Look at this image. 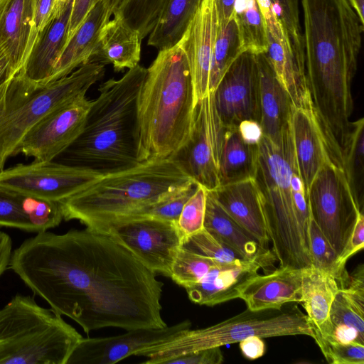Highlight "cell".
Masks as SVG:
<instances>
[{
  "mask_svg": "<svg viewBox=\"0 0 364 364\" xmlns=\"http://www.w3.org/2000/svg\"><path fill=\"white\" fill-rule=\"evenodd\" d=\"M305 77L314 109L341 148L353 111L351 86L364 25L348 0H301Z\"/></svg>",
  "mask_w": 364,
  "mask_h": 364,
  "instance_id": "cell-2",
  "label": "cell"
},
{
  "mask_svg": "<svg viewBox=\"0 0 364 364\" xmlns=\"http://www.w3.org/2000/svg\"><path fill=\"white\" fill-rule=\"evenodd\" d=\"M146 75V68L137 65L103 82L82 133L54 161L103 175L138 164L137 106Z\"/></svg>",
  "mask_w": 364,
  "mask_h": 364,
  "instance_id": "cell-3",
  "label": "cell"
},
{
  "mask_svg": "<svg viewBox=\"0 0 364 364\" xmlns=\"http://www.w3.org/2000/svg\"><path fill=\"white\" fill-rule=\"evenodd\" d=\"M0 226L35 232L27 195L0 188Z\"/></svg>",
  "mask_w": 364,
  "mask_h": 364,
  "instance_id": "cell-39",
  "label": "cell"
},
{
  "mask_svg": "<svg viewBox=\"0 0 364 364\" xmlns=\"http://www.w3.org/2000/svg\"><path fill=\"white\" fill-rule=\"evenodd\" d=\"M218 29L215 0H203L177 45L185 53L191 69L194 106L210 91L209 76Z\"/></svg>",
  "mask_w": 364,
  "mask_h": 364,
  "instance_id": "cell-18",
  "label": "cell"
},
{
  "mask_svg": "<svg viewBox=\"0 0 364 364\" xmlns=\"http://www.w3.org/2000/svg\"><path fill=\"white\" fill-rule=\"evenodd\" d=\"M103 174L52 161L18 164L0 171V188L60 202L100 179Z\"/></svg>",
  "mask_w": 364,
  "mask_h": 364,
  "instance_id": "cell-12",
  "label": "cell"
},
{
  "mask_svg": "<svg viewBox=\"0 0 364 364\" xmlns=\"http://www.w3.org/2000/svg\"><path fill=\"white\" fill-rule=\"evenodd\" d=\"M194 90L187 57L176 45L146 68L137 106L138 160L169 158L188 141Z\"/></svg>",
  "mask_w": 364,
  "mask_h": 364,
  "instance_id": "cell-4",
  "label": "cell"
},
{
  "mask_svg": "<svg viewBox=\"0 0 364 364\" xmlns=\"http://www.w3.org/2000/svg\"><path fill=\"white\" fill-rule=\"evenodd\" d=\"M356 14L358 15L360 22L364 25L363 16V2L364 0H348Z\"/></svg>",
  "mask_w": 364,
  "mask_h": 364,
  "instance_id": "cell-54",
  "label": "cell"
},
{
  "mask_svg": "<svg viewBox=\"0 0 364 364\" xmlns=\"http://www.w3.org/2000/svg\"><path fill=\"white\" fill-rule=\"evenodd\" d=\"M272 267L274 264L260 260L217 264L198 283L185 289L192 302L213 306L239 298L242 287L260 269L269 272Z\"/></svg>",
  "mask_w": 364,
  "mask_h": 364,
  "instance_id": "cell-21",
  "label": "cell"
},
{
  "mask_svg": "<svg viewBox=\"0 0 364 364\" xmlns=\"http://www.w3.org/2000/svg\"><path fill=\"white\" fill-rule=\"evenodd\" d=\"M258 80L260 124L264 136L279 143L287 127L291 102L279 82L265 53L256 55Z\"/></svg>",
  "mask_w": 364,
  "mask_h": 364,
  "instance_id": "cell-25",
  "label": "cell"
},
{
  "mask_svg": "<svg viewBox=\"0 0 364 364\" xmlns=\"http://www.w3.org/2000/svg\"><path fill=\"white\" fill-rule=\"evenodd\" d=\"M309 240L312 267L333 274L337 281L340 279L346 269H339L338 266V255L311 215L309 226Z\"/></svg>",
  "mask_w": 364,
  "mask_h": 364,
  "instance_id": "cell-41",
  "label": "cell"
},
{
  "mask_svg": "<svg viewBox=\"0 0 364 364\" xmlns=\"http://www.w3.org/2000/svg\"><path fill=\"white\" fill-rule=\"evenodd\" d=\"M68 0H57V2H65V1H67Z\"/></svg>",
  "mask_w": 364,
  "mask_h": 364,
  "instance_id": "cell-57",
  "label": "cell"
},
{
  "mask_svg": "<svg viewBox=\"0 0 364 364\" xmlns=\"http://www.w3.org/2000/svg\"><path fill=\"white\" fill-rule=\"evenodd\" d=\"M182 245L220 264H234L245 260L204 228L196 234L185 237Z\"/></svg>",
  "mask_w": 364,
  "mask_h": 364,
  "instance_id": "cell-42",
  "label": "cell"
},
{
  "mask_svg": "<svg viewBox=\"0 0 364 364\" xmlns=\"http://www.w3.org/2000/svg\"><path fill=\"white\" fill-rule=\"evenodd\" d=\"M112 15L108 0H98L68 41L57 60L49 82L68 75L90 61L102 27Z\"/></svg>",
  "mask_w": 364,
  "mask_h": 364,
  "instance_id": "cell-24",
  "label": "cell"
},
{
  "mask_svg": "<svg viewBox=\"0 0 364 364\" xmlns=\"http://www.w3.org/2000/svg\"><path fill=\"white\" fill-rule=\"evenodd\" d=\"M213 97L225 127H237L245 119L260 124L256 55L242 52L223 75L213 90Z\"/></svg>",
  "mask_w": 364,
  "mask_h": 364,
  "instance_id": "cell-15",
  "label": "cell"
},
{
  "mask_svg": "<svg viewBox=\"0 0 364 364\" xmlns=\"http://www.w3.org/2000/svg\"><path fill=\"white\" fill-rule=\"evenodd\" d=\"M244 52L237 23L233 16L223 25L218 24L209 76V89L213 91L227 70Z\"/></svg>",
  "mask_w": 364,
  "mask_h": 364,
  "instance_id": "cell-33",
  "label": "cell"
},
{
  "mask_svg": "<svg viewBox=\"0 0 364 364\" xmlns=\"http://www.w3.org/2000/svg\"><path fill=\"white\" fill-rule=\"evenodd\" d=\"M223 362L220 347H213L170 357L161 364H220Z\"/></svg>",
  "mask_w": 364,
  "mask_h": 364,
  "instance_id": "cell-45",
  "label": "cell"
},
{
  "mask_svg": "<svg viewBox=\"0 0 364 364\" xmlns=\"http://www.w3.org/2000/svg\"><path fill=\"white\" fill-rule=\"evenodd\" d=\"M18 74L13 69L6 53L0 46V112L6 107Z\"/></svg>",
  "mask_w": 364,
  "mask_h": 364,
  "instance_id": "cell-46",
  "label": "cell"
},
{
  "mask_svg": "<svg viewBox=\"0 0 364 364\" xmlns=\"http://www.w3.org/2000/svg\"><path fill=\"white\" fill-rule=\"evenodd\" d=\"M9 268L57 314L87 335L106 327L164 328V283L128 249L94 228L25 240Z\"/></svg>",
  "mask_w": 364,
  "mask_h": 364,
  "instance_id": "cell-1",
  "label": "cell"
},
{
  "mask_svg": "<svg viewBox=\"0 0 364 364\" xmlns=\"http://www.w3.org/2000/svg\"><path fill=\"white\" fill-rule=\"evenodd\" d=\"M308 197L312 218L339 257L358 214L363 212L346 177L340 152L335 153L318 171Z\"/></svg>",
  "mask_w": 364,
  "mask_h": 364,
  "instance_id": "cell-9",
  "label": "cell"
},
{
  "mask_svg": "<svg viewBox=\"0 0 364 364\" xmlns=\"http://www.w3.org/2000/svg\"><path fill=\"white\" fill-rule=\"evenodd\" d=\"M338 289L333 274L312 266L303 269L301 304L313 325L314 340L323 335L328 326L330 309Z\"/></svg>",
  "mask_w": 364,
  "mask_h": 364,
  "instance_id": "cell-28",
  "label": "cell"
},
{
  "mask_svg": "<svg viewBox=\"0 0 364 364\" xmlns=\"http://www.w3.org/2000/svg\"><path fill=\"white\" fill-rule=\"evenodd\" d=\"M275 13L279 18L290 42L298 65H304L303 35L299 20V0H272Z\"/></svg>",
  "mask_w": 364,
  "mask_h": 364,
  "instance_id": "cell-40",
  "label": "cell"
},
{
  "mask_svg": "<svg viewBox=\"0 0 364 364\" xmlns=\"http://www.w3.org/2000/svg\"><path fill=\"white\" fill-rule=\"evenodd\" d=\"M225 128L219 170L220 185L255 177L257 145L245 142L237 127Z\"/></svg>",
  "mask_w": 364,
  "mask_h": 364,
  "instance_id": "cell-30",
  "label": "cell"
},
{
  "mask_svg": "<svg viewBox=\"0 0 364 364\" xmlns=\"http://www.w3.org/2000/svg\"><path fill=\"white\" fill-rule=\"evenodd\" d=\"M82 338L55 314L48 321L0 344L1 364H67Z\"/></svg>",
  "mask_w": 364,
  "mask_h": 364,
  "instance_id": "cell-14",
  "label": "cell"
},
{
  "mask_svg": "<svg viewBox=\"0 0 364 364\" xmlns=\"http://www.w3.org/2000/svg\"><path fill=\"white\" fill-rule=\"evenodd\" d=\"M102 27L90 61L112 64L115 71L131 69L141 58V38L117 14Z\"/></svg>",
  "mask_w": 364,
  "mask_h": 364,
  "instance_id": "cell-26",
  "label": "cell"
},
{
  "mask_svg": "<svg viewBox=\"0 0 364 364\" xmlns=\"http://www.w3.org/2000/svg\"><path fill=\"white\" fill-rule=\"evenodd\" d=\"M364 246V215L363 212L358 214L355 226L343 252L338 258L340 269H346L348 259Z\"/></svg>",
  "mask_w": 364,
  "mask_h": 364,
  "instance_id": "cell-47",
  "label": "cell"
},
{
  "mask_svg": "<svg viewBox=\"0 0 364 364\" xmlns=\"http://www.w3.org/2000/svg\"><path fill=\"white\" fill-rule=\"evenodd\" d=\"M185 320L164 328L132 329L115 336L82 338L70 355L67 364H114L148 347L166 342L191 329Z\"/></svg>",
  "mask_w": 364,
  "mask_h": 364,
  "instance_id": "cell-16",
  "label": "cell"
},
{
  "mask_svg": "<svg viewBox=\"0 0 364 364\" xmlns=\"http://www.w3.org/2000/svg\"><path fill=\"white\" fill-rule=\"evenodd\" d=\"M289 128L298 168L308 191L318 171L341 151L324 131L313 105H291Z\"/></svg>",
  "mask_w": 364,
  "mask_h": 364,
  "instance_id": "cell-17",
  "label": "cell"
},
{
  "mask_svg": "<svg viewBox=\"0 0 364 364\" xmlns=\"http://www.w3.org/2000/svg\"><path fill=\"white\" fill-rule=\"evenodd\" d=\"M73 1L57 2L48 23L38 33L25 66L19 73L26 85L40 87L48 83L54 66L68 42Z\"/></svg>",
  "mask_w": 364,
  "mask_h": 364,
  "instance_id": "cell-19",
  "label": "cell"
},
{
  "mask_svg": "<svg viewBox=\"0 0 364 364\" xmlns=\"http://www.w3.org/2000/svg\"><path fill=\"white\" fill-rule=\"evenodd\" d=\"M255 178L263 198L272 251L279 267H311L309 243L301 230L295 203L296 197L308 191L295 159L289 122L279 143L263 136L257 144Z\"/></svg>",
  "mask_w": 364,
  "mask_h": 364,
  "instance_id": "cell-5",
  "label": "cell"
},
{
  "mask_svg": "<svg viewBox=\"0 0 364 364\" xmlns=\"http://www.w3.org/2000/svg\"><path fill=\"white\" fill-rule=\"evenodd\" d=\"M88 228L109 235L149 269L167 277L184 238L176 223L148 216L119 218Z\"/></svg>",
  "mask_w": 364,
  "mask_h": 364,
  "instance_id": "cell-10",
  "label": "cell"
},
{
  "mask_svg": "<svg viewBox=\"0 0 364 364\" xmlns=\"http://www.w3.org/2000/svg\"><path fill=\"white\" fill-rule=\"evenodd\" d=\"M163 4V0H123L117 14L132 28L136 30L141 40L154 28Z\"/></svg>",
  "mask_w": 364,
  "mask_h": 364,
  "instance_id": "cell-38",
  "label": "cell"
},
{
  "mask_svg": "<svg viewBox=\"0 0 364 364\" xmlns=\"http://www.w3.org/2000/svg\"><path fill=\"white\" fill-rule=\"evenodd\" d=\"M55 313L30 296L16 294L0 309V344L50 320Z\"/></svg>",
  "mask_w": 364,
  "mask_h": 364,
  "instance_id": "cell-31",
  "label": "cell"
},
{
  "mask_svg": "<svg viewBox=\"0 0 364 364\" xmlns=\"http://www.w3.org/2000/svg\"><path fill=\"white\" fill-rule=\"evenodd\" d=\"M98 0H74L70 20L68 41ZM68 43V42H67Z\"/></svg>",
  "mask_w": 364,
  "mask_h": 364,
  "instance_id": "cell-48",
  "label": "cell"
},
{
  "mask_svg": "<svg viewBox=\"0 0 364 364\" xmlns=\"http://www.w3.org/2000/svg\"><path fill=\"white\" fill-rule=\"evenodd\" d=\"M225 129L215 107L213 91H210L194 106L187 142L169 157L208 191L220 185L219 170Z\"/></svg>",
  "mask_w": 364,
  "mask_h": 364,
  "instance_id": "cell-11",
  "label": "cell"
},
{
  "mask_svg": "<svg viewBox=\"0 0 364 364\" xmlns=\"http://www.w3.org/2000/svg\"><path fill=\"white\" fill-rule=\"evenodd\" d=\"M207 192L204 186L198 184L194 193L183 205L177 225L184 237L204 228Z\"/></svg>",
  "mask_w": 364,
  "mask_h": 364,
  "instance_id": "cell-43",
  "label": "cell"
},
{
  "mask_svg": "<svg viewBox=\"0 0 364 364\" xmlns=\"http://www.w3.org/2000/svg\"><path fill=\"white\" fill-rule=\"evenodd\" d=\"M191 181L171 159H152L103 175L59 204L65 220L90 227L130 215Z\"/></svg>",
  "mask_w": 364,
  "mask_h": 364,
  "instance_id": "cell-6",
  "label": "cell"
},
{
  "mask_svg": "<svg viewBox=\"0 0 364 364\" xmlns=\"http://www.w3.org/2000/svg\"><path fill=\"white\" fill-rule=\"evenodd\" d=\"M331 328L350 329L364 336V290L339 287L330 309L328 326L315 341L324 337Z\"/></svg>",
  "mask_w": 364,
  "mask_h": 364,
  "instance_id": "cell-34",
  "label": "cell"
},
{
  "mask_svg": "<svg viewBox=\"0 0 364 364\" xmlns=\"http://www.w3.org/2000/svg\"><path fill=\"white\" fill-rule=\"evenodd\" d=\"M237 129L242 139L250 144L257 145L264 136L261 124L255 120L242 121L238 124Z\"/></svg>",
  "mask_w": 364,
  "mask_h": 364,
  "instance_id": "cell-50",
  "label": "cell"
},
{
  "mask_svg": "<svg viewBox=\"0 0 364 364\" xmlns=\"http://www.w3.org/2000/svg\"><path fill=\"white\" fill-rule=\"evenodd\" d=\"M82 93L48 114L23 136L14 156L22 154L34 161H52L82 133L92 105Z\"/></svg>",
  "mask_w": 364,
  "mask_h": 364,
  "instance_id": "cell-13",
  "label": "cell"
},
{
  "mask_svg": "<svg viewBox=\"0 0 364 364\" xmlns=\"http://www.w3.org/2000/svg\"><path fill=\"white\" fill-rule=\"evenodd\" d=\"M364 119L351 122L348 138L342 148L343 168L350 188L363 208L364 173Z\"/></svg>",
  "mask_w": 364,
  "mask_h": 364,
  "instance_id": "cell-35",
  "label": "cell"
},
{
  "mask_svg": "<svg viewBox=\"0 0 364 364\" xmlns=\"http://www.w3.org/2000/svg\"><path fill=\"white\" fill-rule=\"evenodd\" d=\"M296 335L315 337L311 322L297 305L262 311L247 308L223 321L204 328L189 329L174 339L143 349L136 355L148 358L143 363L161 364L170 357L239 343L252 336L263 338Z\"/></svg>",
  "mask_w": 364,
  "mask_h": 364,
  "instance_id": "cell-7",
  "label": "cell"
},
{
  "mask_svg": "<svg viewBox=\"0 0 364 364\" xmlns=\"http://www.w3.org/2000/svg\"><path fill=\"white\" fill-rule=\"evenodd\" d=\"M218 24H225L232 16L235 0H215Z\"/></svg>",
  "mask_w": 364,
  "mask_h": 364,
  "instance_id": "cell-53",
  "label": "cell"
},
{
  "mask_svg": "<svg viewBox=\"0 0 364 364\" xmlns=\"http://www.w3.org/2000/svg\"><path fill=\"white\" fill-rule=\"evenodd\" d=\"M105 65L89 61L70 74L40 87L26 85L19 74L0 112V171L26 134L41 119L82 93L105 75Z\"/></svg>",
  "mask_w": 364,
  "mask_h": 364,
  "instance_id": "cell-8",
  "label": "cell"
},
{
  "mask_svg": "<svg viewBox=\"0 0 364 364\" xmlns=\"http://www.w3.org/2000/svg\"><path fill=\"white\" fill-rule=\"evenodd\" d=\"M37 35L33 0H9L0 21V46L17 73L22 72Z\"/></svg>",
  "mask_w": 364,
  "mask_h": 364,
  "instance_id": "cell-23",
  "label": "cell"
},
{
  "mask_svg": "<svg viewBox=\"0 0 364 364\" xmlns=\"http://www.w3.org/2000/svg\"><path fill=\"white\" fill-rule=\"evenodd\" d=\"M12 252L11 237L6 232L0 231V277L9 267Z\"/></svg>",
  "mask_w": 364,
  "mask_h": 364,
  "instance_id": "cell-52",
  "label": "cell"
},
{
  "mask_svg": "<svg viewBox=\"0 0 364 364\" xmlns=\"http://www.w3.org/2000/svg\"><path fill=\"white\" fill-rule=\"evenodd\" d=\"M203 0H163L158 21L149 33L148 45L159 50L176 46Z\"/></svg>",
  "mask_w": 364,
  "mask_h": 364,
  "instance_id": "cell-29",
  "label": "cell"
},
{
  "mask_svg": "<svg viewBox=\"0 0 364 364\" xmlns=\"http://www.w3.org/2000/svg\"><path fill=\"white\" fill-rule=\"evenodd\" d=\"M112 14L117 11L123 0H108Z\"/></svg>",
  "mask_w": 364,
  "mask_h": 364,
  "instance_id": "cell-55",
  "label": "cell"
},
{
  "mask_svg": "<svg viewBox=\"0 0 364 364\" xmlns=\"http://www.w3.org/2000/svg\"><path fill=\"white\" fill-rule=\"evenodd\" d=\"M204 229L248 261L260 260L274 264L277 259L270 250L235 221L207 192Z\"/></svg>",
  "mask_w": 364,
  "mask_h": 364,
  "instance_id": "cell-27",
  "label": "cell"
},
{
  "mask_svg": "<svg viewBox=\"0 0 364 364\" xmlns=\"http://www.w3.org/2000/svg\"><path fill=\"white\" fill-rule=\"evenodd\" d=\"M198 186V183L191 181L183 186L167 192L155 202L126 217L148 216L177 224L183 205L194 193Z\"/></svg>",
  "mask_w": 364,
  "mask_h": 364,
  "instance_id": "cell-37",
  "label": "cell"
},
{
  "mask_svg": "<svg viewBox=\"0 0 364 364\" xmlns=\"http://www.w3.org/2000/svg\"><path fill=\"white\" fill-rule=\"evenodd\" d=\"M239 343L242 355L247 359L255 360L264 354L265 345L259 336H252Z\"/></svg>",
  "mask_w": 364,
  "mask_h": 364,
  "instance_id": "cell-51",
  "label": "cell"
},
{
  "mask_svg": "<svg viewBox=\"0 0 364 364\" xmlns=\"http://www.w3.org/2000/svg\"><path fill=\"white\" fill-rule=\"evenodd\" d=\"M217 264L220 263L182 245L173 261L170 277L186 288L198 283Z\"/></svg>",
  "mask_w": 364,
  "mask_h": 364,
  "instance_id": "cell-36",
  "label": "cell"
},
{
  "mask_svg": "<svg viewBox=\"0 0 364 364\" xmlns=\"http://www.w3.org/2000/svg\"><path fill=\"white\" fill-rule=\"evenodd\" d=\"M208 191L223 209L251 234L262 247L269 250L263 198L255 177L220 185Z\"/></svg>",
  "mask_w": 364,
  "mask_h": 364,
  "instance_id": "cell-20",
  "label": "cell"
},
{
  "mask_svg": "<svg viewBox=\"0 0 364 364\" xmlns=\"http://www.w3.org/2000/svg\"><path fill=\"white\" fill-rule=\"evenodd\" d=\"M326 360L331 364H363L364 345L350 342L320 341L317 343Z\"/></svg>",
  "mask_w": 364,
  "mask_h": 364,
  "instance_id": "cell-44",
  "label": "cell"
},
{
  "mask_svg": "<svg viewBox=\"0 0 364 364\" xmlns=\"http://www.w3.org/2000/svg\"><path fill=\"white\" fill-rule=\"evenodd\" d=\"M303 269L279 267L257 274L242 287L239 298L251 311L279 309L284 304L301 301Z\"/></svg>",
  "mask_w": 364,
  "mask_h": 364,
  "instance_id": "cell-22",
  "label": "cell"
},
{
  "mask_svg": "<svg viewBox=\"0 0 364 364\" xmlns=\"http://www.w3.org/2000/svg\"><path fill=\"white\" fill-rule=\"evenodd\" d=\"M34 23L38 31H41L48 23L57 4V0H33Z\"/></svg>",
  "mask_w": 364,
  "mask_h": 364,
  "instance_id": "cell-49",
  "label": "cell"
},
{
  "mask_svg": "<svg viewBox=\"0 0 364 364\" xmlns=\"http://www.w3.org/2000/svg\"><path fill=\"white\" fill-rule=\"evenodd\" d=\"M9 0H0V21Z\"/></svg>",
  "mask_w": 364,
  "mask_h": 364,
  "instance_id": "cell-56",
  "label": "cell"
},
{
  "mask_svg": "<svg viewBox=\"0 0 364 364\" xmlns=\"http://www.w3.org/2000/svg\"><path fill=\"white\" fill-rule=\"evenodd\" d=\"M232 16L239 31L244 51L255 55L267 50V31L257 0H235Z\"/></svg>",
  "mask_w": 364,
  "mask_h": 364,
  "instance_id": "cell-32",
  "label": "cell"
}]
</instances>
